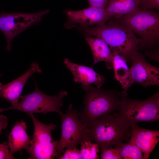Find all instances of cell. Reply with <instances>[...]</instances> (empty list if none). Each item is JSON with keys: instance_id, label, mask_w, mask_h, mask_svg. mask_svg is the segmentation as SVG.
Instances as JSON below:
<instances>
[{"instance_id": "obj_3", "label": "cell", "mask_w": 159, "mask_h": 159, "mask_svg": "<svg viewBox=\"0 0 159 159\" xmlns=\"http://www.w3.org/2000/svg\"><path fill=\"white\" fill-rule=\"evenodd\" d=\"M90 140H94L101 150L112 147L130 138V126L111 114L104 115L87 125Z\"/></svg>"}, {"instance_id": "obj_4", "label": "cell", "mask_w": 159, "mask_h": 159, "mask_svg": "<svg viewBox=\"0 0 159 159\" xmlns=\"http://www.w3.org/2000/svg\"><path fill=\"white\" fill-rule=\"evenodd\" d=\"M119 22L130 28L139 36L142 47H151L158 42L159 37V15L153 9L138 7L118 19Z\"/></svg>"}, {"instance_id": "obj_1", "label": "cell", "mask_w": 159, "mask_h": 159, "mask_svg": "<svg viewBox=\"0 0 159 159\" xmlns=\"http://www.w3.org/2000/svg\"><path fill=\"white\" fill-rule=\"evenodd\" d=\"M77 29L84 36L104 40L111 50L116 51L127 63H130L132 54L142 42L130 28L120 22L110 20L105 25Z\"/></svg>"}, {"instance_id": "obj_24", "label": "cell", "mask_w": 159, "mask_h": 159, "mask_svg": "<svg viewBox=\"0 0 159 159\" xmlns=\"http://www.w3.org/2000/svg\"><path fill=\"white\" fill-rule=\"evenodd\" d=\"M9 147L8 143L4 142L2 143H0V159H14V156L9 150Z\"/></svg>"}, {"instance_id": "obj_5", "label": "cell", "mask_w": 159, "mask_h": 159, "mask_svg": "<svg viewBox=\"0 0 159 159\" xmlns=\"http://www.w3.org/2000/svg\"><path fill=\"white\" fill-rule=\"evenodd\" d=\"M123 99L121 107L115 117L126 122L130 126L141 121L153 122L159 119V94L156 92L151 97L143 100Z\"/></svg>"}, {"instance_id": "obj_9", "label": "cell", "mask_w": 159, "mask_h": 159, "mask_svg": "<svg viewBox=\"0 0 159 159\" xmlns=\"http://www.w3.org/2000/svg\"><path fill=\"white\" fill-rule=\"evenodd\" d=\"M49 12L46 9L35 13H9L3 10L0 14V30L6 37L7 51H11V42L17 35L32 25L38 24Z\"/></svg>"}, {"instance_id": "obj_14", "label": "cell", "mask_w": 159, "mask_h": 159, "mask_svg": "<svg viewBox=\"0 0 159 159\" xmlns=\"http://www.w3.org/2000/svg\"><path fill=\"white\" fill-rule=\"evenodd\" d=\"M64 62L72 74L74 82L81 83L82 86L94 83L100 88L106 80L105 77L98 74L92 68L74 63L67 58L64 59Z\"/></svg>"}, {"instance_id": "obj_22", "label": "cell", "mask_w": 159, "mask_h": 159, "mask_svg": "<svg viewBox=\"0 0 159 159\" xmlns=\"http://www.w3.org/2000/svg\"><path fill=\"white\" fill-rule=\"evenodd\" d=\"M101 152L102 159H122L117 150L112 147L103 149Z\"/></svg>"}, {"instance_id": "obj_12", "label": "cell", "mask_w": 159, "mask_h": 159, "mask_svg": "<svg viewBox=\"0 0 159 159\" xmlns=\"http://www.w3.org/2000/svg\"><path fill=\"white\" fill-rule=\"evenodd\" d=\"M42 70L36 62L31 63L29 69L23 74L5 85L0 82V97L11 103L14 106L19 100L24 87L28 79L35 73H41Z\"/></svg>"}, {"instance_id": "obj_21", "label": "cell", "mask_w": 159, "mask_h": 159, "mask_svg": "<svg viewBox=\"0 0 159 159\" xmlns=\"http://www.w3.org/2000/svg\"><path fill=\"white\" fill-rule=\"evenodd\" d=\"M63 153L59 159H82L80 151L75 147L67 148Z\"/></svg>"}, {"instance_id": "obj_23", "label": "cell", "mask_w": 159, "mask_h": 159, "mask_svg": "<svg viewBox=\"0 0 159 159\" xmlns=\"http://www.w3.org/2000/svg\"><path fill=\"white\" fill-rule=\"evenodd\" d=\"M139 7L145 9H159V0H139Z\"/></svg>"}, {"instance_id": "obj_27", "label": "cell", "mask_w": 159, "mask_h": 159, "mask_svg": "<svg viewBox=\"0 0 159 159\" xmlns=\"http://www.w3.org/2000/svg\"><path fill=\"white\" fill-rule=\"evenodd\" d=\"M2 74H0V77H1V76L2 75Z\"/></svg>"}, {"instance_id": "obj_6", "label": "cell", "mask_w": 159, "mask_h": 159, "mask_svg": "<svg viewBox=\"0 0 159 159\" xmlns=\"http://www.w3.org/2000/svg\"><path fill=\"white\" fill-rule=\"evenodd\" d=\"M35 88L31 93L20 96L21 100L14 106L6 108H0V112L15 109L27 113H42L46 114L51 112H62L60 108L63 105V99L67 95L65 91H61L58 95L51 96L41 91L35 81Z\"/></svg>"}, {"instance_id": "obj_10", "label": "cell", "mask_w": 159, "mask_h": 159, "mask_svg": "<svg viewBox=\"0 0 159 159\" xmlns=\"http://www.w3.org/2000/svg\"><path fill=\"white\" fill-rule=\"evenodd\" d=\"M64 13L67 18L64 26L68 29L105 25L113 17L105 9L90 6L80 10H65Z\"/></svg>"}, {"instance_id": "obj_18", "label": "cell", "mask_w": 159, "mask_h": 159, "mask_svg": "<svg viewBox=\"0 0 159 159\" xmlns=\"http://www.w3.org/2000/svg\"><path fill=\"white\" fill-rule=\"evenodd\" d=\"M139 0H109L105 9L118 19L139 7Z\"/></svg>"}, {"instance_id": "obj_20", "label": "cell", "mask_w": 159, "mask_h": 159, "mask_svg": "<svg viewBox=\"0 0 159 159\" xmlns=\"http://www.w3.org/2000/svg\"><path fill=\"white\" fill-rule=\"evenodd\" d=\"M80 153L82 159H98L97 153L99 152V147L96 143H93L90 140L85 141L81 144Z\"/></svg>"}, {"instance_id": "obj_2", "label": "cell", "mask_w": 159, "mask_h": 159, "mask_svg": "<svg viewBox=\"0 0 159 159\" xmlns=\"http://www.w3.org/2000/svg\"><path fill=\"white\" fill-rule=\"evenodd\" d=\"M85 91L83 109L78 112L80 120L87 125L101 116L119 111L126 91L103 90L89 85H81Z\"/></svg>"}, {"instance_id": "obj_13", "label": "cell", "mask_w": 159, "mask_h": 159, "mask_svg": "<svg viewBox=\"0 0 159 159\" xmlns=\"http://www.w3.org/2000/svg\"><path fill=\"white\" fill-rule=\"evenodd\" d=\"M129 140L142 151L144 159L149 158L159 140V131L140 127L136 124L130 126Z\"/></svg>"}, {"instance_id": "obj_25", "label": "cell", "mask_w": 159, "mask_h": 159, "mask_svg": "<svg viewBox=\"0 0 159 159\" xmlns=\"http://www.w3.org/2000/svg\"><path fill=\"white\" fill-rule=\"evenodd\" d=\"M90 6L105 9L109 0H87Z\"/></svg>"}, {"instance_id": "obj_7", "label": "cell", "mask_w": 159, "mask_h": 159, "mask_svg": "<svg viewBox=\"0 0 159 159\" xmlns=\"http://www.w3.org/2000/svg\"><path fill=\"white\" fill-rule=\"evenodd\" d=\"M31 117L34 125V132L30 144L24 149L30 155L29 159H52L57 156L58 140L54 141L51 131L57 126L52 123L45 125L39 121L32 113Z\"/></svg>"}, {"instance_id": "obj_8", "label": "cell", "mask_w": 159, "mask_h": 159, "mask_svg": "<svg viewBox=\"0 0 159 159\" xmlns=\"http://www.w3.org/2000/svg\"><path fill=\"white\" fill-rule=\"evenodd\" d=\"M78 112L72 108V104H70L66 113L62 112L59 115L62 119V133L57 147V158H59L65 148L75 147L90 140L87 125L80 120Z\"/></svg>"}, {"instance_id": "obj_26", "label": "cell", "mask_w": 159, "mask_h": 159, "mask_svg": "<svg viewBox=\"0 0 159 159\" xmlns=\"http://www.w3.org/2000/svg\"><path fill=\"white\" fill-rule=\"evenodd\" d=\"M8 120L6 116L3 115H0V134L1 130L5 129L7 125Z\"/></svg>"}, {"instance_id": "obj_11", "label": "cell", "mask_w": 159, "mask_h": 159, "mask_svg": "<svg viewBox=\"0 0 159 159\" xmlns=\"http://www.w3.org/2000/svg\"><path fill=\"white\" fill-rule=\"evenodd\" d=\"M130 68L133 84L137 83L144 87L159 85V68L148 62L145 56L137 50L131 57Z\"/></svg>"}, {"instance_id": "obj_17", "label": "cell", "mask_w": 159, "mask_h": 159, "mask_svg": "<svg viewBox=\"0 0 159 159\" xmlns=\"http://www.w3.org/2000/svg\"><path fill=\"white\" fill-rule=\"evenodd\" d=\"M113 55V69L114 78L121 84L124 91H126L133 84L130 68L124 58L115 50H111Z\"/></svg>"}, {"instance_id": "obj_15", "label": "cell", "mask_w": 159, "mask_h": 159, "mask_svg": "<svg viewBox=\"0 0 159 159\" xmlns=\"http://www.w3.org/2000/svg\"><path fill=\"white\" fill-rule=\"evenodd\" d=\"M85 36L93 54V66L99 62L104 61L107 69H113V54L108 44L100 37Z\"/></svg>"}, {"instance_id": "obj_16", "label": "cell", "mask_w": 159, "mask_h": 159, "mask_svg": "<svg viewBox=\"0 0 159 159\" xmlns=\"http://www.w3.org/2000/svg\"><path fill=\"white\" fill-rule=\"evenodd\" d=\"M26 123L22 120L15 122L8 135V145L12 154L21 151L30 144L31 139L26 132Z\"/></svg>"}, {"instance_id": "obj_19", "label": "cell", "mask_w": 159, "mask_h": 159, "mask_svg": "<svg viewBox=\"0 0 159 159\" xmlns=\"http://www.w3.org/2000/svg\"><path fill=\"white\" fill-rule=\"evenodd\" d=\"M114 148L123 159H144L142 151L129 140L125 143H119L115 145Z\"/></svg>"}]
</instances>
